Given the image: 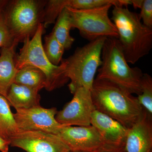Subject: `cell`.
Returning a JSON list of instances; mask_svg holds the SVG:
<instances>
[{
  "label": "cell",
  "mask_w": 152,
  "mask_h": 152,
  "mask_svg": "<svg viewBox=\"0 0 152 152\" xmlns=\"http://www.w3.org/2000/svg\"><path fill=\"white\" fill-rule=\"evenodd\" d=\"M91 94L96 110L111 117L127 129L143 113L137 97L112 82L95 79Z\"/></svg>",
  "instance_id": "1"
},
{
  "label": "cell",
  "mask_w": 152,
  "mask_h": 152,
  "mask_svg": "<svg viewBox=\"0 0 152 152\" xmlns=\"http://www.w3.org/2000/svg\"><path fill=\"white\" fill-rule=\"evenodd\" d=\"M111 20L128 63L134 64L149 53L152 48V29L142 23L139 14L126 7L114 6Z\"/></svg>",
  "instance_id": "2"
},
{
  "label": "cell",
  "mask_w": 152,
  "mask_h": 152,
  "mask_svg": "<svg viewBox=\"0 0 152 152\" xmlns=\"http://www.w3.org/2000/svg\"><path fill=\"white\" fill-rule=\"evenodd\" d=\"M96 78L114 83L132 94H141L143 73L138 67L129 65L118 39L106 38Z\"/></svg>",
  "instance_id": "3"
},
{
  "label": "cell",
  "mask_w": 152,
  "mask_h": 152,
  "mask_svg": "<svg viewBox=\"0 0 152 152\" xmlns=\"http://www.w3.org/2000/svg\"><path fill=\"white\" fill-rule=\"evenodd\" d=\"M106 38H98L78 47L73 55L63 59L66 76L70 80L68 86L73 94L79 88L91 91L92 88L95 75L102 65V49Z\"/></svg>",
  "instance_id": "4"
},
{
  "label": "cell",
  "mask_w": 152,
  "mask_h": 152,
  "mask_svg": "<svg viewBox=\"0 0 152 152\" xmlns=\"http://www.w3.org/2000/svg\"><path fill=\"white\" fill-rule=\"evenodd\" d=\"M45 32L43 24L39 26L34 35L23 42V45L14 58L17 70L28 66L41 70L47 78L45 89L49 91L63 86L69 81L65 73V63L62 59L59 65L52 64L45 54L42 43V36Z\"/></svg>",
  "instance_id": "5"
},
{
  "label": "cell",
  "mask_w": 152,
  "mask_h": 152,
  "mask_svg": "<svg viewBox=\"0 0 152 152\" xmlns=\"http://www.w3.org/2000/svg\"><path fill=\"white\" fill-rule=\"evenodd\" d=\"M46 0L9 1L4 10L6 23L15 43L34 35L44 21Z\"/></svg>",
  "instance_id": "6"
},
{
  "label": "cell",
  "mask_w": 152,
  "mask_h": 152,
  "mask_svg": "<svg viewBox=\"0 0 152 152\" xmlns=\"http://www.w3.org/2000/svg\"><path fill=\"white\" fill-rule=\"evenodd\" d=\"M112 5L88 10L66 7L69 14L72 28L79 30L82 37L91 42L101 37L118 39L115 26L109 16Z\"/></svg>",
  "instance_id": "7"
},
{
  "label": "cell",
  "mask_w": 152,
  "mask_h": 152,
  "mask_svg": "<svg viewBox=\"0 0 152 152\" xmlns=\"http://www.w3.org/2000/svg\"><path fill=\"white\" fill-rule=\"evenodd\" d=\"M56 108L37 106L16 110L14 117L20 131H39L58 135L65 126L57 121Z\"/></svg>",
  "instance_id": "8"
},
{
  "label": "cell",
  "mask_w": 152,
  "mask_h": 152,
  "mask_svg": "<svg viewBox=\"0 0 152 152\" xmlns=\"http://www.w3.org/2000/svg\"><path fill=\"white\" fill-rule=\"evenodd\" d=\"M72 99L56 116L57 121L65 126H87L91 125L93 112L96 110L91 91L79 88Z\"/></svg>",
  "instance_id": "9"
},
{
  "label": "cell",
  "mask_w": 152,
  "mask_h": 152,
  "mask_svg": "<svg viewBox=\"0 0 152 152\" xmlns=\"http://www.w3.org/2000/svg\"><path fill=\"white\" fill-rule=\"evenodd\" d=\"M10 145L26 152L71 151L58 135L39 131H20L11 139Z\"/></svg>",
  "instance_id": "10"
},
{
  "label": "cell",
  "mask_w": 152,
  "mask_h": 152,
  "mask_svg": "<svg viewBox=\"0 0 152 152\" xmlns=\"http://www.w3.org/2000/svg\"><path fill=\"white\" fill-rule=\"evenodd\" d=\"M58 135L71 151H97L105 145L101 135L92 125L65 126Z\"/></svg>",
  "instance_id": "11"
},
{
  "label": "cell",
  "mask_w": 152,
  "mask_h": 152,
  "mask_svg": "<svg viewBox=\"0 0 152 152\" xmlns=\"http://www.w3.org/2000/svg\"><path fill=\"white\" fill-rule=\"evenodd\" d=\"M152 117L144 110L140 119L128 129L125 149L126 152H151Z\"/></svg>",
  "instance_id": "12"
},
{
  "label": "cell",
  "mask_w": 152,
  "mask_h": 152,
  "mask_svg": "<svg viewBox=\"0 0 152 152\" xmlns=\"http://www.w3.org/2000/svg\"><path fill=\"white\" fill-rule=\"evenodd\" d=\"M91 125L98 131L106 145H125L128 129L116 120L96 110L92 114Z\"/></svg>",
  "instance_id": "13"
},
{
  "label": "cell",
  "mask_w": 152,
  "mask_h": 152,
  "mask_svg": "<svg viewBox=\"0 0 152 152\" xmlns=\"http://www.w3.org/2000/svg\"><path fill=\"white\" fill-rule=\"evenodd\" d=\"M17 45L2 48L0 51V95L6 98L18 72L14 61Z\"/></svg>",
  "instance_id": "14"
},
{
  "label": "cell",
  "mask_w": 152,
  "mask_h": 152,
  "mask_svg": "<svg viewBox=\"0 0 152 152\" xmlns=\"http://www.w3.org/2000/svg\"><path fill=\"white\" fill-rule=\"evenodd\" d=\"M39 91L14 83L9 90L7 99L10 106L16 109H28L40 105Z\"/></svg>",
  "instance_id": "15"
},
{
  "label": "cell",
  "mask_w": 152,
  "mask_h": 152,
  "mask_svg": "<svg viewBox=\"0 0 152 152\" xmlns=\"http://www.w3.org/2000/svg\"><path fill=\"white\" fill-rule=\"evenodd\" d=\"M14 83L39 91L46 87V76L41 70L35 67L26 66L18 70Z\"/></svg>",
  "instance_id": "16"
},
{
  "label": "cell",
  "mask_w": 152,
  "mask_h": 152,
  "mask_svg": "<svg viewBox=\"0 0 152 152\" xmlns=\"http://www.w3.org/2000/svg\"><path fill=\"white\" fill-rule=\"evenodd\" d=\"M7 99L0 95V137L10 142L20 132Z\"/></svg>",
  "instance_id": "17"
},
{
  "label": "cell",
  "mask_w": 152,
  "mask_h": 152,
  "mask_svg": "<svg viewBox=\"0 0 152 152\" xmlns=\"http://www.w3.org/2000/svg\"><path fill=\"white\" fill-rule=\"evenodd\" d=\"M72 28L69 14L65 7L57 18L52 31L57 40L64 47L65 50L70 49L75 41V38L70 34Z\"/></svg>",
  "instance_id": "18"
},
{
  "label": "cell",
  "mask_w": 152,
  "mask_h": 152,
  "mask_svg": "<svg viewBox=\"0 0 152 152\" xmlns=\"http://www.w3.org/2000/svg\"><path fill=\"white\" fill-rule=\"evenodd\" d=\"M45 42L43 48L48 59L53 65H59L65 50L64 48L52 32L45 37Z\"/></svg>",
  "instance_id": "19"
},
{
  "label": "cell",
  "mask_w": 152,
  "mask_h": 152,
  "mask_svg": "<svg viewBox=\"0 0 152 152\" xmlns=\"http://www.w3.org/2000/svg\"><path fill=\"white\" fill-rule=\"evenodd\" d=\"M141 93L138 95V101L144 110L152 117V78L143 73L141 81Z\"/></svg>",
  "instance_id": "20"
},
{
  "label": "cell",
  "mask_w": 152,
  "mask_h": 152,
  "mask_svg": "<svg viewBox=\"0 0 152 152\" xmlns=\"http://www.w3.org/2000/svg\"><path fill=\"white\" fill-rule=\"evenodd\" d=\"M4 10V9L0 12V48H8L14 45H18L15 43L6 24Z\"/></svg>",
  "instance_id": "21"
},
{
  "label": "cell",
  "mask_w": 152,
  "mask_h": 152,
  "mask_svg": "<svg viewBox=\"0 0 152 152\" xmlns=\"http://www.w3.org/2000/svg\"><path fill=\"white\" fill-rule=\"evenodd\" d=\"M139 15L142 23L152 29V0H144Z\"/></svg>",
  "instance_id": "22"
},
{
  "label": "cell",
  "mask_w": 152,
  "mask_h": 152,
  "mask_svg": "<svg viewBox=\"0 0 152 152\" xmlns=\"http://www.w3.org/2000/svg\"><path fill=\"white\" fill-rule=\"evenodd\" d=\"M98 152H126L125 145L122 146H115L110 145H104L101 148Z\"/></svg>",
  "instance_id": "23"
},
{
  "label": "cell",
  "mask_w": 152,
  "mask_h": 152,
  "mask_svg": "<svg viewBox=\"0 0 152 152\" xmlns=\"http://www.w3.org/2000/svg\"><path fill=\"white\" fill-rule=\"evenodd\" d=\"M10 142L0 137V152H8Z\"/></svg>",
  "instance_id": "24"
},
{
  "label": "cell",
  "mask_w": 152,
  "mask_h": 152,
  "mask_svg": "<svg viewBox=\"0 0 152 152\" xmlns=\"http://www.w3.org/2000/svg\"><path fill=\"white\" fill-rule=\"evenodd\" d=\"M144 0H131V4L135 9H141Z\"/></svg>",
  "instance_id": "25"
},
{
  "label": "cell",
  "mask_w": 152,
  "mask_h": 152,
  "mask_svg": "<svg viewBox=\"0 0 152 152\" xmlns=\"http://www.w3.org/2000/svg\"><path fill=\"white\" fill-rule=\"evenodd\" d=\"M8 1L7 0H0V12L4 10L8 2Z\"/></svg>",
  "instance_id": "26"
},
{
  "label": "cell",
  "mask_w": 152,
  "mask_h": 152,
  "mask_svg": "<svg viewBox=\"0 0 152 152\" xmlns=\"http://www.w3.org/2000/svg\"><path fill=\"white\" fill-rule=\"evenodd\" d=\"M98 151H97L94 152H98ZM70 152H72V151H70Z\"/></svg>",
  "instance_id": "27"
}]
</instances>
